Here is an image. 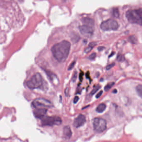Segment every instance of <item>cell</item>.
I'll use <instances>...</instances> for the list:
<instances>
[{"instance_id":"1","label":"cell","mask_w":142,"mask_h":142,"mask_svg":"<svg viewBox=\"0 0 142 142\" xmlns=\"http://www.w3.org/2000/svg\"><path fill=\"white\" fill-rule=\"evenodd\" d=\"M70 43L67 41H63L54 45L51 48L53 56L60 62H64L67 59L70 49Z\"/></svg>"},{"instance_id":"2","label":"cell","mask_w":142,"mask_h":142,"mask_svg":"<svg viewBox=\"0 0 142 142\" xmlns=\"http://www.w3.org/2000/svg\"><path fill=\"white\" fill-rule=\"evenodd\" d=\"M43 84L42 77L40 73L34 75L27 82V86L29 88L34 89L40 88Z\"/></svg>"},{"instance_id":"3","label":"cell","mask_w":142,"mask_h":142,"mask_svg":"<svg viewBox=\"0 0 142 142\" xmlns=\"http://www.w3.org/2000/svg\"><path fill=\"white\" fill-rule=\"evenodd\" d=\"M62 123L61 118L57 116H47L42 118L41 123L43 126H53L60 125Z\"/></svg>"},{"instance_id":"4","label":"cell","mask_w":142,"mask_h":142,"mask_svg":"<svg viewBox=\"0 0 142 142\" xmlns=\"http://www.w3.org/2000/svg\"><path fill=\"white\" fill-rule=\"evenodd\" d=\"M32 105L35 108H50L54 106V105L50 101L43 98H38L34 100Z\"/></svg>"},{"instance_id":"5","label":"cell","mask_w":142,"mask_h":142,"mask_svg":"<svg viewBox=\"0 0 142 142\" xmlns=\"http://www.w3.org/2000/svg\"><path fill=\"white\" fill-rule=\"evenodd\" d=\"M118 22L111 19L103 22L101 25V29L104 31H115L118 29Z\"/></svg>"},{"instance_id":"6","label":"cell","mask_w":142,"mask_h":142,"mask_svg":"<svg viewBox=\"0 0 142 142\" xmlns=\"http://www.w3.org/2000/svg\"><path fill=\"white\" fill-rule=\"evenodd\" d=\"M94 129L97 133H102L105 130L107 127L106 121L102 118H95L93 121Z\"/></svg>"},{"instance_id":"7","label":"cell","mask_w":142,"mask_h":142,"mask_svg":"<svg viewBox=\"0 0 142 142\" xmlns=\"http://www.w3.org/2000/svg\"><path fill=\"white\" fill-rule=\"evenodd\" d=\"M126 16L130 23L142 26V19L136 13L135 10H129L126 13Z\"/></svg>"},{"instance_id":"8","label":"cell","mask_w":142,"mask_h":142,"mask_svg":"<svg viewBox=\"0 0 142 142\" xmlns=\"http://www.w3.org/2000/svg\"><path fill=\"white\" fill-rule=\"evenodd\" d=\"M79 30L82 35L87 37H90L91 36L94 32L93 27L86 25H83L80 26Z\"/></svg>"},{"instance_id":"9","label":"cell","mask_w":142,"mask_h":142,"mask_svg":"<svg viewBox=\"0 0 142 142\" xmlns=\"http://www.w3.org/2000/svg\"><path fill=\"white\" fill-rule=\"evenodd\" d=\"M86 122V117L83 115L80 114L75 118L73 122V125L75 128H78L84 125Z\"/></svg>"},{"instance_id":"10","label":"cell","mask_w":142,"mask_h":142,"mask_svg":"<svg viewBox=\"0 0 142 142\" xmlns=\"http://www.w3.org/2000/svg\"><path fill=\"white\" fill-rule=\"evenodd\" d=\"M47 111L46 108H37L34 111V114L35 118L42 119L46 115Z\"/></svg>"},{"instance_id":"11","label":"cell","mask_w":142,"mask_h":142,"mask_svg":"<svg viewBox=\"0 0 142 142\" xmlns=\"http://www.w3.org/2000/svg\"><path fill=\"white\" fill-rule=\"evenodd\" d=\"M72 131L70 126H65L63 129V138L66 140H69L72 137Z\"/></svg>"},{"instance_id":"12","label":"cell","mask_w":142,"mask_h":142,"mask_svg":"<svg viewBox=\"0 0 142 142\" xmlns=\"http://www.w3.org/2000/svg\"><path fill=\"white\" fill-rule=\"evenodd\" d=\"M81 21L82 22V23L84 24V25L91 26L93 27L94 26V21L91 18H82Z\"/></svg>"},{"instance_id":"13","label":"cell","mask_w":142,"mask_h":142,"mask_svg":"<svg viewBox=\"0 0 142 142\" xmlns=\"http://www.w3.org/2000/svg\"><path fill=\"white\" fill-rule=\"evenodd\" d=\"M106 106L104 103H101L97 107L96 111L98 113H102L105 110Z\"/></svg>"},{"instance_id":"14","label":"cell","mask_w":142,"mask_h":142,"mask_svg":"<svg viewBox=\"0 0 142 142\" xmlns=\"http://www.w3.org/2000/svg\"><path fill=\"white\" fill-rule=\"evenodd\" d=\"M112 15L115 18H119L120 14H119V10L117 8H115L113 9L112 11Z\"/></svg>"},{"instance_id":"15","label":"cell","mask_w":142,"mask_h":142,"mask_svg":"<svg viewBox=\"0 0 142 142\" xmlns=\"http://www.w3.org/2000/svg\"><path fill=\"white\" fill-rule=\"evenodd\" d=\"M136 91L137 92L138 95L139 96L142 98V86L138 85L136 87Z\"/></svg>"},{"instance_id":"16","label":"cell","mask_w":142,"mask_h":142,"mask_svg":"<svg viewBox=\"0 0 142 142\" xmlns=\"http://www.w3.org/2000/svg\"><path fill=\"white\" fill-rule=\"evenodd\" d=\"M114 82H110L108 84H107V85L105 86L104 88V90H105V91H108L111 89L112 87L114 85Z\"/></svg>"},{"instance_id":"17","label":"cell","mask_w":142,"mask_h":142,"mask_svg":"<svg viewBox=\"0 0 142 142\" xmlns=\"http://www.w3.org/2000/svg\"><path fill=\"white\" fill-rule=\"evenodd\" d=\"M129 40L133 44H136L137 42V39L135 35H132L129 37Z\"/></svg>"},{"instance_id":"18","label":"cell","mask_w":142,"mask_h":142,"mask_svg":"<svg viewBox=\"0 0 142 142\" xmlns=\"http://www.w3.org/2000/svg\"><path fill=\"white\" fill-rule=\"evenodd\" d=\"M101 86L99 85H98V86H95L90 92V95H94V94H95V93H96V92L98 91V90L101 88Z\"/></svg>"},{"instance_id":"19","label":"cell","mask_w":142,"mask_h":142,"mask_svg":"<svg viewBox=\"0 0 142 142\" xmlns=\"http://www.w3.org/2000/svg\"><path fill=\"white\" fill-rule=\"evenodd\" d=\"M125 59V58H124V56L123 55L121 54H119L118 55L117 57V61L120 62H122V61H123Z\"/></svg>"},{"instance_id":"20","label":"cell","mask_w":142,"mask_h":142,"mask_svg":"<svg viewBox=\"0 0 142 142\" xmlns=\"http://www.w3.org/2000/svg\"><path fill=\"white\" fill-rule=\"evenodd\" d=\"M136 11V13L137 15H139V17H140L142 19V8H140L139 9L135 10Z\"/></svg>"},{"instance_id":"21","label":"cell","mask_w":142,"mask_h":142,"mask_svg":"<svg viewBox=\"0 0 142 142\" xmlns=\"http://www.w3.org/2000/svg\"><path fill=\"white\" fill-rule=\"evenodd\" d=\"M77 77V72L76 71H75L73 73V76L72 77V81L73 82H74L76 80Z\"/></svg>"},{"instance_id":"22","label":"cell","mask_w":142,"mask_h":142,"mask_svg":"<svg viewBox=\"0 0 142 142\" xmlns=\"http://www.w3.org/2000/svg\"><path fill=\"white\" fill-rule=\"evenodd\" d=\"M75 61H73L71 64L70 65V66H69L68 68V70H70L73 69L74 66H75Z\"/></svg>"},{"instance_id":"23","label":"cell","mask_w":142,"mask_h":142,"mask_svg":"<svg viewBox=\"0 0 142 142\" xmlns=\"http://www.w3.org/2000/svg\"><path fill=\"white\" fill-rule=\"evenodd\" d=\"M96 54L95 53H93L89 57V59L90 60H94L96 57Z\"/></svg>"},{"instance_id":"24","label":"cell","mask_w":142,"mask_h":142,"mask_svg":"<svg viewBox=\"0 0 142 142\" xmlns=\"http://www.w3.org/2000/svg\"><path fill=\"white\" fill-rule=\"evenodd\" d=\"M115 63H111V64L108 65V66H107L106 67V69L107 70H109L110 69L112 68H113L115 66Z\"/></svg>"},{"instance_id":"25","label":"cell","mask_w":142,"mask_h":142,"mask_svg":"<svg viewBox=\"0 0 142 142\" xmlns=\"http://www.w3.org/2000/svg\"><path fill=\"white\" fill-rule=\"evenodd\" d=\"M93 48V47H90V46H88V47L85 49V52L86 53V54H88V53L89 52H90L91 50H92Z\"/></svg>"},{"instance_id":"26","label":"cell","mask_w":142,"mask_h":142,"mask_svg":"<svg viewBox=\"0 0 142 142\" xmlns=\"http://www.w3.org/2000/svg\"><path fill=\"white\" fill-rule=\"evenodd\" d=\"M83 75H84V73H83V72H81V73H80L79 80L80 81H81V82L82 81Z\"/></svg>"},{"instance_id":"27","label":"cell","mask_w":142,"mask_h":142,"mask_svg":"<svg viewBox=\"0 0 142 142\" xmlns=\"http://www.w3.org/2000/svg\"><path fill=\"white\" fill-rule=\"evenodd\" d=\"M102 93H103V91L102 90H101L96 95V98H99L101 97L102 95Z\"/></svg>"},{"instance_id":"28","label":"cell","mask_w":142,"mask_h":142,"mask_svg":"<svg viewBox=\"0 0 142 142\" xmlns=\"http://www.w3.org/2000/svg\"><path fill=\"white\" fill-rule=\"evenodd\" d=\"M79 98L78 96H75V98H74V100H73V102H74L75 104L77 102H78V101H79Z\"/></svg>"},{"instance_id":"29","label":"cell","mask_w":142,"mask_h":142,"mask_svg":"<svg viewBox=\"0 0 142 142\" xmlns=\"http://www.w3.org/2000/svg\"><path fill=\"white\" fill-rule=\"evenodd\" d=\"M96 43H95V42H92V43H90L89 45L88 46H90V47H95V46H96Z\"/></svg>"},{"instance_id":"30","label":"cell","mask_w":142,"mask_h":142,"mask_svg":"<svg viewBox=\"0 0 142 142\" xmlns=\"http://www.w3.org/2000/svg\"><path fill=\"white\" fill-rule=\"evenodd\" d=\"M105 47H102V46H101L99 47H98V50H99V51H102L103 50H104Z\"/></svg>"},{"instance_id":"31","label":"cell","mask_w":142,"mask_h":142,"mask_svg":"<svg viewBox=\"0 0 142 142\" xmlns=\"http://www.w3.org/2000/svg\"><path fill=\"white\" fill-rule=\"evenodd\" d=\"M65 95H66V96H68V88H66V90H65Z\"/></svg>"},{"instance_id":"32","label":"cell","mask_w":142,"mask_h":142,"mask_svg":"<svg viewBox=\"0 0 142 142\" xmlns=\"http://www.w3.org/2000/svg\"><path fill=\"white\" fill-rule=\"evenodd\" d=\"M86 77L87 78H90L89 73V72H88L87 73H86Z\"/></svg>"},{"instance_id":"33","label":"cell","mask_w":142,"mask_h":142,"mask_svg":"<svg viewBox=\"0 0 142 142\" xmlns=\"http://www.w3.org/2000/svg\"><path fill=\"white\" fill-rule=\"evenodd\" d=\"M114 54H115L114 52H112V53L111 54H110V56H109V58H110V57H111L113 56V55H114Z\"/></svg>"},{"instance_id":"34","label":"cell","mask_w":142,"mask_h":142,"mask_svg":"<svg viewBox=\"0 0 142 142\" xmlns=\"http://www.w3.org/2000/svg\"><path fill=\"white\" fill-rule=\"evenodd\" d=\"M112 92L113 93H117V90L116 89H114V90H113Z\"/></svg>"}]
</instances>
